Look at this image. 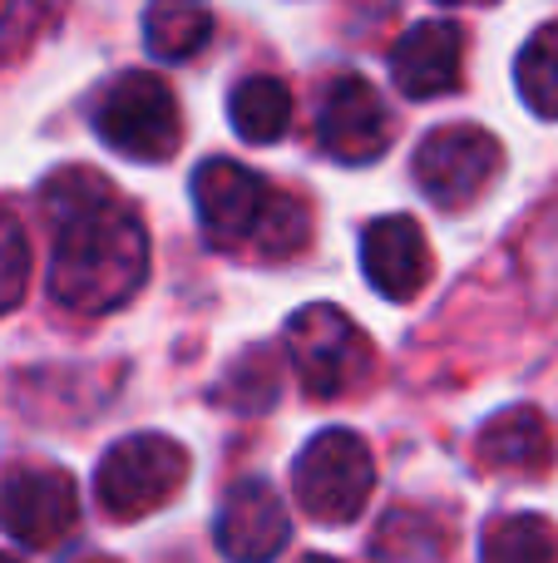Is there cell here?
<instances>
[{"instance_id": "2", "label": "cell", "mask_w": 558, "mask_h": 563, "mask_svg": "<svg viewBox=\"0 0 558 563\" xmlns=\"http://www.w3.org/2000/svg\"><path fill=\"white\" fill-rule=\"evenodd\" d=\"M198 228L217 253L243 257H297L312 238V213L297 194L267 184L257 168L237 158H208L193 174Z\"/></svg>"}, {"instance_id": "3", "label": "cell", "mask_w": 558, "mask_h": 563, "mask_svg": "<svg viewBox=\"0 0 558 563\" xmlns=\"http://www.w3.org/2000/svg\"><path fill=\"white\" fill-rule=\"evenodd\" d=\"M94 129L114 154L134 164H168L183 144V109L164 75L124 69L94 99Z\"/></svg>"}, {"instance_id": "19", "label": "cell", "mask_w": 558, "mask_h": 563, "mask_svg": "<svg viewBox=\"0 0 558 563\" xmlns=\"http://www.w3.org/2000/svg\"><path fill=\"white\" fill-rule=\"evenodd\" d=\"M277 386H282V371L272 366V351L253 346L227 371V380L217 386V400H227L233 410H267L277 400Z\"/></svg>"}, {"instance_id": "6", "label": "cell", "mask_w": 558, "mask_h": 563, "mask_svg": "<svg viewBox=\"0 0 558 563\" xmlns=\"http://www.w3.org/2000/svg\"><path fill=\"white\" fill-rule=\"evenodd\" d=\"M287 361L297 366V380L312 400H336L351 386H361L371 371V341L366 331L332 301L292 311L287 321Z\"/></svg>"}, {"instance_id": "15", "label": "cell", "mask_w": 558, "mask_h": 563, "mask_svg": "<svg viewBox=\"0 0 558 563\" xmlns=\"http://www.w3.org/2000/svg\"><path fill=\"white\" fill-rule=\"evenodd\" d=\"M213 40V10L203 0H148L144 45L158 59H193Z\"/></svg>"}, {"instance_id": "9", "label": "cell", "mask_w": 558, "mask_h": 563, "mask_svg": "<svg viewBox=\"0 0 558 563\" xmlns=\"http://www.w3.org/2000/svg\"><path fill=\"white\" fill-rule=\"evenodd\" d=\"M391 109L361 75H336L316 104V139L342 164H376L391 148Z\"/></svg>"}, {"instance_id": "1", "label": "cell", "mask_w": 558, "mask_h": 563, "mask_svg": "<svg viewBox=\"0 0 558 563\" xmlns=\"http://www.w3.org/2000/svg\"><path fill=\"white\" fill-rule=\"evenodd\" d=\"M40 208L55 233L49 297L79 317H104L124 307L148 277L144 218L114 194L104 174L85 164L55 168L40 184Z\"/></svg>"}, {"instance_id": "22", "label": "cell", "mask_w": 558, "mask_h": 563, "mask_svg": "<svg viewBox=\"0 0 558 563\" xmlns=\"http://www.w3.org/2000/svg\"><path fill=\"white\" fill-rule=\"evenodd\" d=\"M435 5H494V0H435Z\"/></svg>"}, {"instance_id": "11", "label": "cell", "mask_w": 558, "mask_h": 563, "mask_svg": "<svg viewBox=\"0 0 558 563\" xmlns=\"http://www.w3.org/2000/svg\"><path fill=\"white\" fill-rule=\"evenodd\" d=\"M465 75V30L455 20H421L391 49V79L405 99L450 95Z\"/></svg>"}, {"instance_id": "21", "label": "cell", "mask_w": 558, "mask_h": 563, "mask_svg": "<svg viewBox=\"0 0 558 563\" xmlns=\"http://www.w3.org/2000/svg\"><path fill=\"white\" fill-rule=\"evenodd\" d=\"M30 287V238L20 228V218L0 203V317L20 307Z\"/></svg>"}, {"instance_id": "18", "label": "cell", "mask_w": 558, "mask_h": 563, "mask_svg": "<svg viewBox=\"0 0 558 563\" xmlns=\"http://www.w3.org/2000/svg\"><path fill=\"white\" fill-rule=\"evenodd\" d=\"M445 549H450L445 529H435V519L415 515V509H391L371 539L376 559H391V554L395 559H435V554H445Z\"/></svg>"}, {"instance_id": "7", "label": "cell", "mask_w": 558, "mask_h": 563, "mask_svg": "<svg viewBox=\"0 0 558 563\" xmlns=\"http://www.w3.org/2000/svg\"><path fill=\"white\" fill-rule=\"evenodd\" d=\"M415 188L445 213L475 208L504 174V144L480 124H440L415 148Z\"/></svg>"}, {"instance_id": "20", "label": "cell", "mask_w": 558, "mask_h": 563, "mask_svg": "<svg viewBox=\"0 0 558 563\" xmlns=\"http://www.w3.org/2000/svg\"><path fill=\"white\" fill-rule=\"evenodd\" d=\"M65 0H0V59H15L59 20Z\"/></svg>"}, {"instance_id": "4", "label": "cell", "mask_w": 558, "mask_h": 563, "mask_svg": "<svg viewBox=\"0 0 558 563\" xmlns=\"http://www.w3.org/2000/svg\"><path fill=\"white\" fill-rule=\"evenodd\" d=\"M376 489V460L356 430H322L302 445L292 465V495L316 525L346 529L356 525Z\"/></svg>"}, {"instance_id": "16", "label": "cell", "mask_w": 558, "mask_h": 563, "mask_svg": "<svg viewBox=\"0 0 558 563\" xmlns=\"http://www.w3.org/2000/svg\"><path fill=\"white\" fill-rule=\"evenodd\" d=\"M480 554L490 563H544L558 559V529L544 515H504L484 529Z\"/></svg>"}, {"instance_id": "17", "label": "cell", "mask_w": 558, "mask_h": 563, "mask_svg": "<svg viewBox=\"0 0 558 563\" xmlns=\"http://www.w3.org/2000/svg\"><path fill=\"white\" fill-rule=\"evenodd\" d=\"M514 85L539 119H558V20L539 25L514 59Z\"/></svg>"}, {"instance_id": "12", "label": "cell", "mask_w": 558, "mask_h": 563, "mask_svg": "<svg viewBox=\"0 0 558 563\" xmlns=\"http://www.w3.org/2000/svg\"><path fill=\"white\" fill-rule=\"evenodd\" d=\"M213 539L227 559H243V563L277 559L287 549V539H292V525H287V509L277 499V489L267 479H237L227 489L223 509H217Z\"/></svg>"}, {"instance_id": "13", "label": "cell", "mask_w": 558, "mask_h": 563, "mask_svg": "<svg viewBox=\"0 0 558 563\" xmlns=\"http://www.w3.org/2000/svg\"><path fill=\"white\" fill-rule=\"evenodd\" d=\"M475 460L484 470H514V475H534L549 470L554 460V435L534 406H510L490 416L475 435Z\"/></svg>"}, {"instance_id": "8", "label": "cell", "mask_w": 558, "mask_h": 563, "mask_svg": "<svg viewBox=\"0 0 558 563\" xmlns=\"http://www.w3.org/2000/svg\"><path fill=\"white\" fill-rule=\"evenodd\" d=\"M79 525V489L59 465H15L0 479V529L20 549H55Z\"/></svg>"}, {"instance_id": "14", "label": "cell", "mask_w": 558, "mask_h": 563, "mask_svg": "<svg viewBox=\"0 0 558 563\" xmlns=\"http://www.w3.org/2000/svg\"><path fill=\"white\" fill-rule=\"evenodd\" d=\"M227 119L247 144H277L292 124V89L272 75H247L227 95Z\"/></svg>"}, {"instance_id": "10", "label": "cell", "mask_w": 558, "mask_h": 563, "mask_svg": "<svg viewBox=\"0 0 558 563\" xmlns=\"http://www.w3.org/2000/svg\"><path fill=\"white\" fill-rule=\"evenodd\" d=\"M361 267L366 282L381 291L386 301H415L421 287L431 282V243H425L421 223L405 213L376 218L361 233Z\"/></svg>"}, {"instance_id": "5", "label": "cell", "mask_w": 558, "mask_h": 563, "mask_svg": "<svg viewBox=\"0 0 558 563\" xmlns=\"http://www.w3.org/2000/svg\"><path fill=\"white\" fill-rule=\"evenodd\" d=\"M188 450L174 435H129L104 450L94 470V499L109 519L134 525L183 489Z\"/></svg>"}]
</instances>
